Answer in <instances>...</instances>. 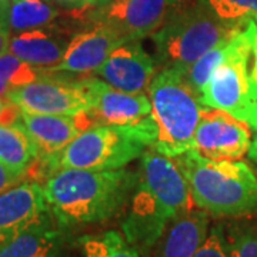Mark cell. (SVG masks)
<instances>
[{
	"mask_svg": "<svg viewBox=\"0 0 257 257\" xmlns=\"http://www.w3.org/2000/svg\"><path fill=\"white\" fill-rule=\"evenodd\" d=\"M194 207L190 187L175 160L156 149L147 150L142 156L127 217L121 223L123 234L139 251H149L172 221Z\"/></svg>",
	"mask_w": 257,
	"mask_h": 257,
	"instance_id": "6da1fadb",
	"label": "cell"
},
{
	"mask_svg": "<svg viewBox=\"0 0 257 257\" xmlns=\"http://www.w3.org/2000/svg\"><path fill=\"white\" fill-rule=\"evenodd\" d=\"M138 175L124 170L60 169L43 184L49 210L56 221L79 227L111 219L132 199Z\"/></svg>",
	"mask_w": 257,
	"mask_h": 257,
	"instance_id": "7a4b0ae2",
	"label": "cell"
},
{
	"mask_svg": "<svg viewBox=\"0 0 257 257\" xmlns=\"http://www.w3.org/2000/svg\"><path fill=\"white\" fill-rule=\"evenodd\" d=\"M194 204L214 217L239 219L257 211V176L239 160H211L190 149L172 157Z\"/></svg>",
	"mask_w": 257,
	"mask_h": 257,
	"instance_id": "3957f363",
	"label": "cell"
},
{
	"mask_svg": "<svg viewBox=\"0 0 257 257\" xmlns=\"http://www.w3.org/2000/svg\"><path fill=\"white\" fill-rule=\"evenodd\" d=\"M157 126L150 117L128 124L96 123L82 132L56 156L42 157L49 176L60 169L117 170L155 147Z\"/></svg>",
	"mask_w": 257,
	"mask_h": 257,
	"instance_id": "277c9868",
	"label": "cell"
},
{
	"mask_svg": "<svg viewBox=\"0 0 257 257\" xmlns=\"http://www.w3.org/2000/svg\"><path fill=\"white\" fill-rule=\"evenodd\" d=\"M241 26H230L197 2L169 12L163 25L152 35L155 62L160 70L176 69L186 73L211 47L233 36Z\"/></svg>",
	"mask_w": 257,
	"mask_h": 257,
	"instance_id": "5b68a950",
	"label": "cell"
},
{
	"mask_svg": "<svg viewBox=\"0 0 257 257\" xmlns=\"http://www.w3.org/2000/svg\"><path fill=\"white\" fill-rule=\"evenodd\" d=\"M147 94L157 126V152L176 157L193 149L194 132L206 106L187 83L184 73L176 69L160 70Z\"/></svg>",
	"mask_w": 257,
	"mask_h": 257,
	"instance_id": "8992f818",
	"label": "cell"
},
{
	"mask_svg": "<svg viewBox=\"0 0 257 257\" xmlns=\"http://www.w3.org/2000/svg\"><path fill=\"white\" fill-rule=\"evenodd\" d=\"M256 36V20H248L233 35L230 50L204 86L200 101L247 123L257 132V99L250 92V59Z\"/></svg>",
	"mask_w": 257,
	"mask_h": 257,
	"instance_id": "52a82bcc",
	"label": "cell"
},
{
	"mask_svg": "<svg viewBox=\"0 0 257 257\" xmlns=\"http://www.w3.org/2000/svg\"><path fill=\"white\" fill-rule=\"evenodd\" d=\"M6 99L22 111L37 114L74 116L90 109V99L82 82L37 77L35 82L10 90Z\"/></svg>",
	"mask_w": 257,
	"mask_h": 257,
	"instance_id": "ba28073f",
	"label": "cell"
},
{
	"mask_svg": "<svg viewBox=\"0 0 257 257\" xmlns=\"http://www.w3.org/2000/svg\"><path fill=\"white\" fill-rule=\"evenodd\" d=\"M251 145L250 126L227 111L207 107L194 132L193 149L211 160H239Z\"/></svg>",
	"mask_w": 257,
	"mask_h": 257,
	"instance_id": "9c48e42d",
	"label": "cell"
},
{
	"mask_svg": "<svg viewBox=\"0 0 257 257\" xmlns=\"http://www.w3.org/2000/svg\"><path fill=\"white\" fill-rule=\"evenodd\" d=\"M172 0H114L93 9L92 22H99L117 30L126 40L150 36L163 25L170 12Z\"/></svg>",
	"mask_w": 257,
	"mask_h": 257,
	"instance_id": "30bf717a",
	"label": "cell"
},
{
	"mask_svg": "<svg viewBox=\"0 0 257 257\" xmlns=\"http://www.w3.org/2000/svg\"><path fill=\"white\" fill-rule=\"evenodd\" d=\"M124 42L127 40L117 30L104 23L94 22L92 28L70 39L62 62L46 70L76 74L96 73L111 52Z\"/></svg>",
	"mask_w": 257,
	"mask_h": 257,
	"instance_id": "8fae6325",
	"label": "cell"
},
{
	"mask_svg": "<svg viewBox=\"0 0 257 257\" xmlns=\"http://www.w3.org/2000/svg\"><path fill=\"white\" fill-rule=\"evenodd\" d=\"M80 82L89 94V113L94 123L128 124L152 114V101L146 94L123 92L97 77H86Z\"/></svg>",
	"mask_w": 257,
	"mask_h": 257,
	"instance_id": "7c38bea8",
	"label": "cell"
},
{
	"mask_svg": "<svg viewBox=\"0 0 257 257\" xmlns=\"http://www.w3.org/2000/svg\"><path fill=\"white\" fill-rule=\"evenodd\" d=\"M155 70L156 62L139 40H128L111 52L96 74L119 90L147 94L155 79Z\"/></svg>",
	"mask_w": 257,
	"mask_h": 257,
	"instance_id": "4fadbf2b",
	"label": "cell"
},
{
	"mask_svg": "<svg viewBox=\"0 0 257 257\" xmlns=\"http://www.w3.org/2000/svg\"><path fill=\"white\" fill-rule=\"evenodd\" d=\"M20 121L33 140L39 157L56 156L82 132L96 124L89 111L66 116L20 110Z\"/></svg>",
	"mask_w": 257,
	"mask_h": 257,
	"instance_id": "5bb4252c",
	"label": "cell"
},
{
	"mask_svg": "<svg viewBox=\"0 0 257 257\" xmlns=\"http://www.w3.org/2000/svg\"><path fill=\"white\" fill-rule=\"evenodd\" d=\"M49 211L43 186L20 182L0 193V246Z\"/></svg>",
	"mask_w": 257,
	"mask_h": 257,
	"instance_id": "9a60e30c",
	"label": "cell"
},
{
	"mask_svg": "<svg viewBox=\"0 0 257 257\" xmlns=\"http://www.w3.org/2000/svg\"><path fill=\"white\" fill-rule=\"evenodd\" d=\"M63 226L50 210L0 246V257H59L64 244Z\"/></svg>",
	"mask_w": 257,
	"mask_h": 257,
	"instance_id": "2e32d148",
	"label": "cell"
},
{
	"mask_svg": "<svg viewBox=\"0 0 257 257\" xmlns=\"http://www.w3.org/2000/svg\"><path fill=\"white\" fill-rule=\"evenodd\" d=\"M209 231V213L194 207L167 226L157 241L155 257H194Z\"/></svg>",
	"mask_w": 257,
	"mask_h": 257,
	"instance_id": "e0dca14e",
	"label": "cell"
},
{
	"mask_svg": "<svg viewBox=\"0 0 257 257\" xmlns=\"http://www.w3.org/2000/svg\"><path fill=\"white\" fill-rule=\"evenodd\" d=\"M69 42L53 29H30L10 39L9 52L33 67L49 69L62 62Z\"/></svg>",
	"mask_w": 257,
	"mask_h": 257,
	"instance_id": "ac0fdd59",
	"label": "cell"
},
{
	"mask_svg": "<svg viewBox=\"0 0 257 257\" xmlns=\"http://www.w3.org/2000/svg\"><path fill=\"white\" fill-rule=\"evenodd\" d=\"M39 157L33 140L20 117L12 124H0V162L12 170L26 175Z\"/></svg>",
	"mask_w": 257,
	"mask_h": 257,
	"instance_id": "d6986e66",
	"label": "cell"
},
{
	"mask_svg": "<svg viewBox=\"0 0 257 257\" xmlns=\"http://www.w3.org/2000/svg\"><path fill=\"white\" fill-rule=\"evenodd\" d=\"M59 12L46 0H10L9 26L13 32L46 28Z\"/></svg>",
	"mask_w": 257,
	"mask_h": 257,
	"instance_id": "ffe728a7",
	"label": "cell"
},
{
	"mask_svg": "<svg viewBox=\"0 0 257 257\" xmlns=\"http://www.w3.org/2000/svg\"><path fill=\"white\" fill-rule=\"evenodd\" d=\"M79 246L84 257H142V253L128 243L124 234L116 230L82 236Z\"/></svg>",
	"mask_w": 257,
	"mask_h": 257,
	"instance_id": "44dd1931",
	"label": "cell"
},
{
	"mask_svg": "<svg viewBox=\"0 0 257 257\" xmlns=\"http://www.w3.org/2000/svg\"><path fill=\"white\" fill-rule=\"evenodd\" d=\"M231 37L233 36H230L229 39L223 40L220 43H217L216 46L211 47L210 50H207L184 73L187 83L190 84L193 90L199 94V97H200L203 89L209 82L213 72L216 70V67L226 59V56L229 53Z\"/></svg>",
	"mask_w": 257,
	"mask_h": 257,
	"instance_id": "7402d4cb",
	"label": "cell"
},
{
	"mask_svg": "<svg viewBox=\"0 0 257 257\" xmlns=\"http://www.w3.org/2000/svg\"><path fill=\"white\" fill-rule=\"evenodd\" d=\"M203 8L230 26H243L257 18V0H197Z\"/></svg>",
	"mask_w": 257,
	"mask_h": 257,
	"instance_id": "603a6c76",
	"label": "cell"
},
{
	"mask_svg": "<svg viewBox=\"0 0 257 257\" xmlns=\"http://www.w3.org/2000/svg\"><path fill=\"white\" fill-rule=\"evenodd\" d=\"M36 69L8 52L0 57V96H6L10 90L36 80Z\"/></svg>",
	"mask_w": 257,
	"mask_h": 257,
	"instance_id": "cb8c5ba5",
	"label": "cell"
},
{
	"mask_svg": "<svg viewBox=\"0 0 257 257\" xmlns=\"http://www.w3.org/2000/svg\"><path fill=\"white\" fill-rule=\"evenodd\" d=\"M230 257H257V227L234 223L226 229Z\"/></svg>",
	"mask_w": 257,
	"mask_h": 257,
	"instance_id": "d4e9b609",
	"label": "cell"
},
{
	"mask_svg": "<svg viewBox=\"0 0 257 257\" xmlns=\"http://www.w3.org/2000/svg\"><path fill=\"white\" fill-rule=\"evenodd\" d=\"M194 257H230L226 229L223 224H214L209 231L207 239Z\"/></svg>",
	"mask_w": 257,
	"mask_h": 257,
	"instance_id": "484cf974",
	"label": "cell"
},
{
	"mask_svg": "<svg viewBox=\"0 0 257 257\" xmlns=\"http://www.w3.org/2000/svg\"><path fill=\"white\" fill-rule=\"evenodd\" d=\"M23 176L25 175L12 170L10 167H8V166L3 165V163L0 162V193L6 192L8 189L16 186L18 183H20L22 179H23Z\"/></svg>",
	"mask_w": 257,
	"mask_h": 257,
	"instance_id": "4316f807",
	"label": "cell"
},
{
	"mask_svg": "<svg viewBox=\"0 0 257 257\" xmlns=\"http://www.w3.org/2000/svg\"><path fill=\"white\" fill-rule=\"evenodd\" d=\"M256 20V36H254V43H253V60H251V66H250V74H248V82H250V92L251 96L257 99V18Z\"/></svg>",
	"mask_w": 257,
	"mask_h": 257,
	"instance_id": "83f0119b",
	"label": "cell"
},
{
	"mask_svg": "<svg viewBox=\"0 0 257 257\" xmlns=\"http://www.w3.org/2000/svg\"><path fill=\"white\" fill-rule=\"evenodd\" d=\"M10 26L8 20H0V57L9 52L10 47Z\"/></svg>",
	"mask_w": 257,
	"mask_h": 257,
	"instance_id": "f1b7e54d",
	"label": "cell"
},
{
	"mask_svg": "<svg viewBox=\"0 0 257 257\" xmlns=\"http://www.w3.org/2000/svg\"><path fill=\"white\" fill-rule=\"evenodd\" d=\"M52 2H56L67 8H74V9H86V8L93 6V0H52Z\"/></svg>",
	"mask_w": 257,
	"mask_h": 257,
	"instance_id": "f546056e",
	"label": "cell"
},
{
	"mask_svg": "<svg viewBox=\"0 0 257 257\" xmlns=\"http://www.w3.org/2000/svg\"><path fill=\"white\" fill-rule=\"evenodd\" d=\"M248 155H250V157L257 163V132L256 138L253 139V142H251V145H250V149H248Z\"/></svg>",
	"mask_w": 257,
	"mask_h": 257,
	"instance_id": "4dcf8cb0",
	"label": "cell"
},
{
	"mask_svg": "<svg viewBox=\"0 0 257 257\" xmlns=\"http://www.w3.org/2000/svg\"><path fill=\"white\" fill-rule=\"evenodd\" d=\"M114 0H93V6L92 9H99V8H103V6H107L113 3Z\"/></svg>",
	"mask_w": 257,
	"mask_h": 257,
	"instance_id": "1f68e13d",
	"label": "cell"
},
{
	"mask_svg": "<svg viewBox=\"0 0 257 257\" xmlns=\"http://www.w3.org/2000/svg\"><path fill=\"white\" fill-rule=\"evenodd\" d=\"M8 104H9V100L5 101L0 99V116H2V113L5 111V109H6V106H8Z\"/></svg>",
	"mask_w": 257,
	"mask_h": 257,
	"instance_id": "d6a6232c",
	"label": "cell"
}]
</instances>
